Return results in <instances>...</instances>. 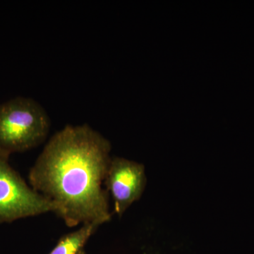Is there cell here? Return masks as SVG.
<instances>
[{
  "instance_id": "6da1fadb",
  "label": "cell",
  "mask_w": 254,
  "mask_h": 254,
  "mask_svg": "<svg viewBox=\"0 0 254 254\" xmlns=\"http://www.w3.org/2000/svg\"><path fill=\"white\" fill-rule=\"evenodd\" d=\"M110 142L88 125H67L47 143L28 174L30 186L56 206L68 227L110 221L103 188L112 157Z\"/></svg>"
},
{
  "instance_id": "7a4b0ae2",
  "label": "cell",
  "mask_w": 254,
  "mask_h": 254,
  "mask_svg": "<svg viewBox=\"0 0 254 254\" xmlns=\"http://www.w3.org/2000/svg\"><path fill=\"white\" fill-rule=\"evenodd\" d=\"M50 120L46 110L33 98L17 97L0 105V153L36 148L49 134Z\"/></svg>"
},
{
  "instance_id": "3957f363",
  "label": "cell",
  "mask_w": 254,
  "mask_h": 254,
  "mask_svg": "<svg viewBox=\"0 0 254 254\" xmlns=\"http://www.w3.org/2000/svg\"><path fill=\"white\" fill-rule=\"evenodd\" d=\"M56 211L54 203L28 186L0 153V223Z\"/></svg>"
},
{
  "instance_id": "277c9868",
  "label": "cell",
  "mask_w": 254,
  "mask_h": 254,
  "mask_svg": "<svg viewBox=\"0 0 254 254\" xmlns=\"http://www.w3.org/2000/svg\"><path fill=\"white\" fill-rule=\"evenodd\" d=\"M146 181L143 164L119 157L112 158L105 185L113 198L115 213L121 217L141 198Z\"/></svg>"
},
{
  "instance_id": "5b68a950",
  "label": "cell",
  "mask_w": 254,
  "mask_h": 254,
  "mask_svg": "<svg viewBox=\"0 0 254 254\" xmlns=\"http://www.w3.org/2000/svg\"><path fill=\"white\" fill-rule=\"evenodd\" d=\"M99 227L100 225L96 223L82 225L76 231L62 237L53 250L48 254H79L82 250H84L85 245Z\"/></svg>"
},
{
  "instance_id": "8992f818",
  "label": "cell",
  "mask_w": 254,
  "mask_h": 254,
  "mask_svg": "<svg viewBox=\"0 0 254 254\" xmlns=\"http://www.w3.org/2000/svg\"><path fill=\"white\" fill-rule=\"evenodd\" d=\"M87 254L86 252H85V250H82L81 252H80L79 254Z\"/></svg>"
}]
</instances>
